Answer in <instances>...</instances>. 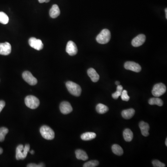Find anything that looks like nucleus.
Segmentation results:
<instances>
[{"mask_svg": "<svg viewBox=\"0 0 167 167\" xmlns=\"http://www.w3.org/2000/svg\"><path fill=\"white\" fill-rule=\"evenodd\" d=\"M66 87L69 92L73 96L78 97L81 93V88L77 84L72 81H67L66 83Z\"/></svg>", "mask_w": 167, "mask_h": 167, "instance_id": "1", "label": "nucleus"}, {"mask_svg": "<svg viewBox=\"0 0 167 167\" xmlns=\"http://www.w3.org/2000/svg\"><path fill=\"white\" fill-rule=\"evenodd\" d=\"M111 39V33L107 29H104L98 35L96 41L99 44H106Z\"/></svg>", "mask_w": 167, "mask_h": 167, "instance_id": "2", "label": "nucleus"}, {"mask_svg": "<svg viewBox=\"0 0 167 167\" xmlns=\"http://www.w3.org/2000/svg\"><path fill=\"white\" fill-rule=\"evenodd\" d=\"M25 103L27 106L29 108L35 109L40 105V101L35 96L29 95L25 98Z\"/></svg>", "mask_w": 167, "mask_h": 167, "instance_id": "3", "label": "nucleus"}, {"mask_svg": "<svg viewBox=\"0 0 167 167\" xmlns=\"http://www.w3.org/2000/svg\"><path fill=\"white\" fill-rule=\"evenodd\" d=\"M42 137L47 140H52L55 137V133L51 128L47 125H43L40 129Z\"/></svg>", "mask_w": 167, "mask_h": 167, "instance_id": "4", "label": "nucleus"}, {"mask_svg": "<svg viewBox=\"0 0 167 167\" xmlns=\"http://www.w3.org/2000/svg\"><path fill=\"white\" fill-rule=\"evenodd\" d=\"M166 92V87L163 83L157 84L154 86L152 94L154 97H159L164 94Z\"/></svg>", "mask_w": 167, "mask_h": 167, "instance_id": "5", "label": "nucleus"}, {"mask_svg": "<svg viewBox=\"0 0 167 167\" xmlns=\"http://www.w3.org/2000/svg\"><path fill=\"white\" fill-rule=\"evenodd\" d=\"M22 78L25 81L31 86H35L37 83V79L33 77L32 74L29 71H25L23 72Z\"/></svg>", "mask_w": 167, "mask_h": 167, "instance_id": "6", "label": "nucleus"}, {"mask_svg": "<svg viewBox=\"0 0 167 167\" xmlns=\"http://www.w3.org/2000/svg\"><path fill=\"white\" fill-rule=\"evenodd\" d=\"M28 43L31 47L37 50L43 49V44L41 40L37 39L35 37L30 38L28 41Z\"/></svg>", "mask_w": 167, "mask_h": 167, "instance_id": "7", "label": "nucleus"}, {"mask_svg": "<svg viewBox=\"0 0 167 167\" xmlns=\"http://www.w3.org/2000/svg\"><path fill=\"white\" fill-rule=\"evenodd\" d=\"M124 67L126 70H131L136 72H140L142 69L141 66L139 64L133 61H127L125 62Z\"/></svg>", "mask_w": 167, "mask_h": 167, "instance_id": "8", "label": "nucleus"}, {"mask_svg": "<svg viewBox=\"0 0 167 167\" xmlns=\"http://www.w3.org/2000/svg\"><path fill=\"white\" fill-rule=\"evenodd\" d=\"M66 52L70 56H74L77 53L78 48L74 42L69 41L67 44Z\"/></svg>", "mask_w": 167, "mask_h": 167, "instance_id": "9", "label": "nucleus"}, {"mask_svg": "<svg viewBox=\"0 0 167 167\" xmlns=\"http://www.w3.org/2000/svg\"><path fill=\"white\" fill-rule=\"evenodd\" d=\"M146 40V36L143 34L138 35L134 38L132 41V44L134 47H138L142 46Z\"/></svg>", "mask_w": 167, "mask_h": 167, "instance_id": "10", "label": "nucleus"}, {"mask_svg": "<svg viewBox=\"0 0 167 167\" xmlns=\"http://www.w3.org/2000/svg\"><path fill=\"white\" fill-rule=\"evenodd\" d=\"M11 52V46L8 42L0 43V54L3 55H7Z\"/></svg>", "mask_w": 167, "mask_h": 167, "instance_id": "11", "label": "nucleus"}, {"mask_svg": "<svg viewBox=\"0 0 167 167\" xmlns=\"http://www.w3.org/2000/svg\"><path fill=\"white\" fill-rule=\"evenodd\" d=\"M60 111L63 114H68L72 111V108L68 102H62L60 104Z\"/></svg>", "mask_w": 167, "mask_h": 167, "instance_id": "12", "label": "nucleus"}, {"mask_svg": "<svg viewBox=\"0 0 167 167\" xmlns=\"http://www.w3.org/2000/svg\"><path fill=\"white\" fill-rule=\"evenodd\" d=\"M139 126L141 129L142 135L144 137H148L149 135V124L143 121H141L139 123Z\"/></svg>", "mask_w": 167, "mask_h": 167, "instance_id": "13", "label": "nucleus"}, {"mask_svg": "<svg viewBox=\"0 0 167 167\" xmlns=\"http://www.w3.org/2000/svg\"><path fill=\"white\" fill-rule=\"evenodd\" d=\"M87 74L91 78L92 81L93 82L98 81L99 79V76L95 69L92 68H89L87 71Z\"/></svg>", "mask_w": 167, "mask_h": 167, "instance_id": "14", "label": "nucleus"}, {"mask_svg": "<svg viewBox=\"0 0 167 167\" xmlns=\"http://www.w3.org/2000/svg\"><path fill=\"white\" fill-rule=\"evenodd\" d=\"M61 11L58 6L56 4H54L52 7L49 11L50 17L52 18H56L60 16Z\"/></svg>", "mask_w": 167, "mask_h": 167, "instance_id": "15", "label": "nucleus"}, {"mask_svg": "<svg viewBox=\"0 0 167 167\" xmlns=\"http://www.w3.org/2000/svg\"><path fill=\"white\" fill-rule=\"evenodd\" d=\"M75 154L78 160H81L83 161H86L88 159L87 154L86 153L81 150V149H77L75 151Z\"/></svg>", "mask_w": 167, "mask_h": 167, "instance_id": "16", "label": "nucleus"}, {"mask_svg": "<svg viewBox=\"0 0 167 167\" xmlns=\"http://www.w3.org/2000/svg\"><path fill=\"white\" fill-rule=\"evenodd\" d=\"M135 111L133 109H129L127 110H123L122 112V116L123 118L129 119L132 118L135 114Z\"/></svg>", "mask_w": 167, "mask_h": 167, "instance_id": "17", "label": "nucleus"}, {"mask_svg": "<svg viewBox=\"0 0 167 167\" xmlns=\"http://www.w3.org/2000/svg\"><path fill=\"white\" fill-rule=\"evenodd\" d=\"M123 136L125 141L131 142L133 137V134L131 129H126L123 131Z\"/></svg>", "mask_w": 167, "mask_h": 167, "instance_id": "18", "label": "nucleus"}, {"mask_svg": "<svg viewBox=\"0 0 167 167\" xmlns=\"http://www.w3.org/2000/svg\"><path fill=\"white\" fill-rule=\"evenodd\" d=\"M96 137V134L95 133L88 132L82 134L81 138L84 141H89L94 139Z\"/></svg>", "mask_w": 167, "mask_h": 167, "instance_id": "19", "label": "nucleus"}, {"mask_svg": "<svg viewBox=\"0 0 167 167\" xmlns=\"http://www.w3.org/2000/svg\"><path fill=\"white\" fill-rule=\"evenodd\" d=\"M24 147L22 144L18 145L16 149V159L17 160H23V156H22V152H23Z\"/></svg>", "mask_w": 167, "mask_h": 167, "instance_id": "20", "label": "nucleus"}, {"mask_svg": "<svg viewBox=\"0 0 167 167\" xmlns=\"http://www.w3.org/2000/svg\"><path fill=\"white\" fill-rule=\"evenodd\" d=\"M96 111L99 114H104L108 111L109 108L107 106L102 103H98L96 106Z\"/></svg>", "mask_w": 167, "mask_h": 167, "instance_id": "21", "label": "nucleus"}, {"mask_svg": "<svg viewBox=\"0 0 167 167\" xmlns=\"http://www.w3.org/2000/svg\"><path fill=\"white\" fill-rule=\"evenodd\" d=\"M112 151L113 153L117 156H122L123 154V149L118 144H114L112 146Z\"/></svg>", "mask_w": 167, "mask_h": 167, "instance_id": "22", "label": "nucleus"}, {"mask_svg": "<svg viewBox=\"0 0 167 167\" xmlns=\"http://www.w3.org/2000/svg\"><path fill=\"white\" fill-rule=\"evenodd\" d=\"M149 103L150 105H157L159 106H162L163 103V100L158 97L150 98L149 101Z\"/></svg>", "mask_w": 167, "mask_h": 167, "instance_id": "23", "label": "nucleus"}, {"mask_svg": "<svg viewBox=\"0 0 167 167\" xmlns=\"http://www.w3.org/2000/svg\"><path fill=\"white\" fill-rule=\"evenodd\" d=\"M123 90V87L121 85H118L117 86V91L115 93L112 94V97L114 99H117L118 98L119 96H121V93Z\"/></svg>", "mask_w": 167, "mask_h": 167, "instance_id": "24", "label": "nucleus"}, {"mask_svg": "<svg viewBox=\"0 0 167 167\" xmlns=\"http://www.w3.org/2000/svg\"><path fill=\"white\" fill-rule=\"evenodd\" d=\"M9 22L8 16L3 12H0V23L7 24Z\"/></svg>", "mask_w": 167, "mask_h": 167, "instance_id": "25", "label": "nucleus"}, {"mask_svg": "<svg viewBox=\"0 0 167 167\" xmlns=\"http://www.w3.org/2000/svg\"><path fill=\"white\" fill-rule=\"evenodd\" d=\"M8 132V129L7 128L1 127L0 128V142L4 141L6 135Z\"/></svg>", "mask_w": 167, "mask_h": 167, "instance_id": "26", "label": "nucleus"}, {"mask_svg": "<svg viewBox=\"0 0 167 167\" xmlns=\"http://www.w3.org/2000/svg\"><path fill=\"white\" fill-rule=\"evenodd\" d=\"M99 162L97 160H92L86 162L84 164V167H95L98 166Z\"/></svg>", "mask_w": 167, "mask_h": 167, "instance_id": "27", "label": "nucleus"}, {"mask_svg": "<svg viewBox=\"0 0 167 167\" xmlns=\"http://www.w3.org/2000/svg\"><path fill=\"white\" fill-rule=\"evenodd\" d=\"M121 98L124 101H128L129 99V97L128 95L126 90H123L121 95Z\"/></svg>", "mask_w": 167, "mask_h": 167, "instance_id": "28", "label": "nucleus"}, {"mask_svg": "<svg viewBox=\"0 0 167 167\" xmlns=\"http://www.w3.org/2000/svg\"><path fill=\"white\" fill-rule=\"evenodd\" d=\"M29 150H30V145L28 144H26L25 147H24L23 152H22L23 160L26 158L27 153H28V152L29 151Z\"/></svg>", "mask_w": 167, "mask_h": 167, "instance_id": "29", "label": "nucleus"}, {"mask_svg": "<svg viewBox=\"0 0 167 167\" xmlns=\"http://www.w3.org/2000/svg\"><path fill=\"white\" fill-rule=\"evenodd\" d=\"M152 164L154 167H165V164L157 160H154L152 161Z\"/></svg>", "mask_w": 167, "mask_h": 167, "instance_id": "30", "label": "nucleus"}, {"mask_svg": "<svg viewBox=\"0 0 167 167\" xmlns=\"http://www.w3.org/2000/svg\"><path fill=\"white\" fill-rule=\"evenodd\" d=\"M44 164L43 163H40L39 165H37L36 164H34V163H30V164H28L27 165V167H44Z\"/></svg>", "mask_w": 167, "mask_h": 167, "instance_id": "31", "label": "nucleus"}, {"mask_svg": "<svg viewBox=\"0 0 167 167\" xmlns=\"http://www.w3.org/2000/svg\"><path fill=\"white\" fill-rule=\"evenodd\" d=\"M5 106V102L2 100L0 101V112H1Z\"/></svg>", "mask_w": 167, "mask_h": 167, "instance_id": "32", "label": "nucleus"}, {"mask_svg": "<svg viewBox=\"0 0 167 167\" xmlns=\"http://www.w3.org/2000/svg\"><path fill=\"white\" fill-rule=\"evenodd\" d=\"M50 0H38V1L40 3H44V2H46V3H47V2H49Z\"/></svg>", "mask_w": 167, "mask_h": 167, "instance_id": "33", "label": "nucleus"}, {"mask_svg": "<svg viewBox=\"0 0 167 167\" xmlns=\"http://www.w3.org/2000/svg\"><path fill=\"white\" fill-rule=\"evenodd\" d=\"M3 152V149L1 148H0V154H1Z\"/></svg>", "mask_w": 167, "mask_h": 167, "instance_id": "34", "label": "nucleus"}, {"mask_svg": "<svg viewBox=\"0 0 167 167\" xmlns=\"http://www.w3.org/2000/svg\"><path fill=\"white\" fill-rule=\"evenodd\" d=\"M30 151V152L31 154H33L35 153V151H34L33 150H31V151Z\"/></svg>", "mask_w": 167, "mask_h": 167, "instance_id": "35", "label": "nucleus"}, {"mask_svg": "<svg viewBox=\"0 0 167 167\" xmlns=\"http://www.w3.org/2000/svg\"><path fill=\"white\" fill-rule=\"evenodd\" d=\"M115 84H116V85H117V86H118V85H119L120 82H119V81H116V83H115Z\"/></svg>", "mask_w": 167, "mask_h": 167, "instance_id": "36", "label": "nucleus"}, {"mask_svg": "<svg viewBox=\"0 0 167 167\" xmlns=\"http://www.w3.org/2000/svg\"><path fill=\"white\" fill-rule=\"evenodd\" d=\"M165 13H166V18H167V9L166 8L165 10Z\"/></svg>", "mask_w": 167, "mask_h": 167, "instance_id": "37", "label": "nucleus"}, {"mask_svg": "<svg viewBox=\"0 0 167 167\" xmlns=\"http://www.w3.org/2000/svg\"><path fill=\"white\" fill-rule=\"evenodd\" d=\"M165 144L166 146H167V138H166V141H165Z\"/></svg>", "mask_w": 167, "mask_h": 167, "instance_id": "38", "label": "nucleus"}]
</instances>
